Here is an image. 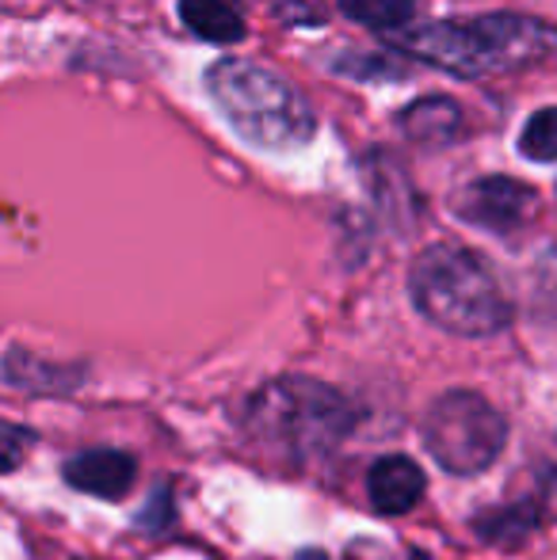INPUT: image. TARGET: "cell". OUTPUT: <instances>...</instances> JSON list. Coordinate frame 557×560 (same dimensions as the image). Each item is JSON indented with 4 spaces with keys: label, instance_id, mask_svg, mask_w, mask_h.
<instances>
[{
    "label": "cell",
    "instance_id": "obj_1",
    "mask_svg": "<svg viewBox=\"0 0 557 560\" xmlns=\"http://www.w3.org/2000/svg\"><path fill=\"white\" fill-rule=\"evenodd\" d=\"M397 50L454 77L515 73L557 50V27L535 15L492 12L481 20H439L394 35Z\"/></svg>",
    "mask_w": 557,
    "mask_h": 560
},
{
    "label": "cell",
    "instance_id": "obj_2",
    "mask_svg": "<svg viewBox=\"0 0 557 560\" xmlns=\"http://www.w3.org/2000/svg\"><path fill=\"white\" fill-rule=\"evenodd\" d=\"M351 428L348 397L305 374H282L245 400V435L282 462H313L340 446Z\"/></svg>",
    "mask_w": 557,
    "mask_h": 560
},
{
    "label": "cell",
    "instance_id": "obj_3",
    "mask_svg": "<svg viewBox=\"0 0 557 560\" xmlns=\"http://www.w3.org/2000/svg\"><path fill=\"white\" fill-rule=\"evenodd\" d=\"M409 294L431 325L454 336H497L512 320V302L477 252L431 244L413 259Z\"/></svg>",
    "mask_w": 557,
    "mask_h": 560
},
{
    "label": "cell",
    "instance_id": "obj_4",
    "mask_svg": "<svg viewBox=\"0 0 557 560\" xmlns=\"http://www.w3.org/2000/svg\"><path fill=\"white\" fill-rule=\"evenodd\" d=\"M207 89L233 130L260 149L305 145L317 130V118L302 92L256 61H214L207 73Z\"/></svg>",
    "mask_w": 557,
    "mask_h": 560
},
{
    "label": "cell",
    "instance_id": "obj_5",
    "mask_svg": "<svg viewBox=\"0 0 557 560\" xmlns=\"http://www.w3.org/2000/svg\"><path fill=\"white\" fill-rule=\"evenodd\" d=\"M508 443V420L481 393H443L423 416V446L446 472L474 477L500 457Z\"/></svg>",
    "mask_w": 557,
    "mask_h": 560
},
{
    "label": "cell",
    "instance_id": "obj_6",
    "mask_svg": "<svg viewBox=\"0 0 557 560\" xmlns=\"http://www.w3.org/2000/svg\"><path fill=\"white\" fill-rule=\"evenodd\" d=\"M535 191L508 176L474 179V184H466L454 195V214L466 218L469 225L497 229V233H512V229L527 225L535 218Z\"/></svg>",
    "mask_w": 557,
    "mask_h": 560
},
{
    "label": "cell",
    "instance_id": "obj_7",
    "mask_svg": "<svg viewBox=\"0 0 557 560\" xmlns=\"http://www.w3.org/2000/svg\"><path fill=\"white\" fill-rule=\"evenodd\" d=\"M138 462L127 450H84L66 465V480L77 492L100 495V500H123L135 488Z\"/></svg>",
    "mask_w": 557,
    "mask_h": 560
},
{
    "label": "cell",
    "instance_id": "obj_8",
    "mask_svg": "<svg viewBox=\"0 0 557 560\" xmlns=\"http://www.w3.org/2000/svg\"><path fill=\"white\" fill-rule=\"evenodd\" d=\"M423 488H428V477L413 457L405 454H386L371 465L367 472V492H371L374 511L382 515H405L420 503Z\"/></svg>",
    "mask_w": 557,
    "mask_h": 560
},
{
    "label": "cell",
    "instance_id": "obj_9",
    "mask_svg": "<svg viewBox=\"0 0 557 560\" xmlns=\"http://www.w3.org/2000/svg\"><path fill=\"white\" fill-rule=\"evenodd\" d=\"M402 130L405 138L423 141V145H446L466 130V115L454 100L446 96H428L417 100L402 112Z\"/></svg>",
    "mask_w": 557,
    "mask_h": 560
},
{
    "label": "cell",
    "instance_id": "obj_10",
    "mask_svg": "<svg viewBox=\"0 0 557 560\" xmlns=\"http://www.w3.org/2000/svg\"><path fill=\"white\" fill-rule=\"evenodd\" d=\"M179 20L199 38L218 46H230L245 38V20L230 0H179Z\"/></svg>",
    "mask_w": 557,
    "mask_h": 560
},
{
    "label": "cell",
    "instance_id": "obj_11",
    "mask_svg": "<svg viewBox=\"0 0 557 560\" xmlns=\"http://www.w3.org/2000/svg\"><path fill=\"white\" fill-rule=\"evenodd\" d=\"M340 12L351 15L356 23L379 31H405L417 12V0H340Z\"/></svg>",
    "mask_w": 557,
    "mask_h": 560
},
{
    "label": "cell",
    "instance_id": "obj_12",
    "mask_svg": "<svg viewBox=\"0 0 557 560\" xmlns=\"http://www.w3.org/2000/svg\"><path fill=\"white\" fill-rule=\"evenodd\" d=\"M520 149L523 156H531L538 164L557 161V107H543V112L527 118V126L520 133Z\"/></svg>",
    "mask_w": 557,
    "mask_h": 560
},
{
    "label": "cell",
    "instance_id": "obj_13",
    "mask_svg": "<svg viewBox=\"0 0 557 560\" xmlns=\"http://www.w3.org/2000/svg\"><path fill=\"white\" fill-rule=\"evenodd\" d=\"M344 73L351 77H402L405 66L394 58H386V54H374V58H359V61H340Z\"/></svg>",
    "mask_w": 557,
    "mask_h": 560
},
{
    "label": "cell",
    "instance_id": "obj_14",
    "mask_svg": "<svg viewBox=\"0 0 557 560\" xmlns=\"http://www.w3.org/2000/svg\"><path fill=\"white\" fill-rule=\"evenodd\" d=\"M23 443H31L27 431H20V428H12V423H8V428H4V469H15V465H20V446Z\"/></svg>",
    "mask_w": 557,
    "mask_h": 560
}]
</instances>
